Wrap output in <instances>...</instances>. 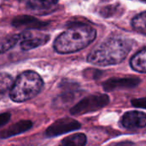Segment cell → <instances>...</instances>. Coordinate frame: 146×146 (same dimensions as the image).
<instances>
[{"instance_id": "1", "label": "cell", "mask_w": 146, "mask_h": 146, "mask_svg": "<svg viewBox=\"0 0 146 146\" xmlns=\"http://www.w3.org/2000/svg\"><path fill=\"white\" fill-rule=\"evenodd\" d=\"M132 48V40L119 38H109L88 55L87 61L98 66L116 65L125 60Z\"/></svg>"}, {"instance_id": "2", "label": "cell", "mask_w": 146, "mask_h": 146, "mask_svg": "<svg viewBox=\"0 0 146 146\" xmlns=\"http://www.w3.org/2000/svg\"><path fill=\"white\" fill-rule=\"evenodd\" d=\"M97 36V31L86 24H75L60 34L55 40L54 50L60 54L80 51L92 44Z\"/></svg>"}, {"instance_id": "3", "label": "cell", "mask_w": 146, "mask_h": 146, "mask_svg": "<svg viewBox=\"0 0 146 146\" xmlns=\"http://www.w3.org/2000/svg\"><path fill=\"white\" fill-rule=\"evenodd\" d=\"M43 86L44 81L38 74L34 71H25L13 83L9 96L11 100L15 103H23L36 97Z\"/></svg>"}, {"instance_id": "4", "label": "cell", "mask_w": 146, "mask_h": 146, "mask_svg": "<svg viewBox=\"0 0 146 146\" xmlns=\"http://www.w3.org/2000/svg\"><path fill=\"white\" fill-rule=\"evenodd\" d=\"M109 103L110 97L106 94L98 93L90 95L75 104L70 110V114L72 115H81L84 114L94 112L107 106Z\"/></svg>"}, {"instance_id": "5", "label": "cell", "mask_w": 146, "mask_h": 146, "mask_svg": "<svg viewBox=\"0 0 146 146\" xmlns=\"http://www.w3.org/2000/svg\"><path fill=\"white\" fill-rule=\"evenodd\" d=\"M21 48L23 50H30L45 44L49 39L50 35L37 32L36 30L29 29L21 33Z\"/></svg>"}, {"instance_id": "6", "label": "cell", "mask_w": 146, "mask_h": 146, "mask_svg": "<svg viewBox=\"0 0 146 146\" xmlns=\"http://www.w3.org/2000/svg\"><path fill=\"white\" fill-rule=\"evenodd\" d=\"M80 128V123L71 118H62L52 123L45 131V135L49 138L57 137L67 133L74 132Z\"/></svg>"}, {"instance_id": "7", "label": "cell", "mask_w": 146, "mask_h": 146, "mask_svg": "<svg viewBox=\"0 0 146 146\" xmlns=\"http://www.w3.org/2000/svg\"><path fill=\"white\" fill-rule=\"evenodd\" d=\"M141 80L138 77L110 78L103 83V89L105 92H112L118 89L134 88L139 85Z\"/></svg>"}, {"instance_id": "8", "label": "cell", "mask_w": 146, "mask_h": 146, "mask_svg": "<svg viewBox=\"0 0 146 146\" xmlns=\"http://www.w3.org/2000/svg\"><path fill=\"white\" fill-rule=\"evenodd\" d=\"M122 126L129 130L144 128L146 125V115L145 112L128 111L121 119Z\"/></svg>"}, {"instance_id": "9", "label": "cell", "mask_w": 146, "mask_h": 146, "mask_svg": "<svg viewBox=\"0 0 146 146\" xmlns=\"http://www.w3.org/2000/svg\"><path fill=\"white\" fill-rule=\"evenodd\" d=\"M11 24L16 28H23L26 30L29 29H40L48 25L47 22L42 21L38 18L30 15H18L15 16Z\"/></svg>"}, {"instance_id": "10", "label": "cell", "mask_w": 146, "mask_h": 146, "mask_svg": "<svg viewBox=\"0 0 146 146\" xmlns=\"http://www.w3.org/2000/svg\"><path fill=\"white\" fill-rule=\"evenodd\" d=\"M33 127V123L31 121L28 120H24V121H20L10 127H8L3 130L0 131V139H6L9 138H11L13 136L23 133L29 129H31Z\"/></svg>"}, {"instance_id": "11", "label": "cell", "mask_w": 146, "mask_h": 146, "mask_svg": "<svg viewBox=\"0 0 146 146\" xmlns=\"http://www.w3.org/2000/svg\"><path fill=\"white\" fill-rule=\"evenodd\" d=\"M131 67L133 70L145 74L146 72V49L144 47L138 51L130 61Z\"/></svg>"}, {"instance_id": "12", "label": "cell", "mask_w": 146, "mask_h": 146, "mask_svg": "<svg viewBox=\"0 0 146 146\" xmlns=\"http://www.w3.org/2000/svg\"><path fill=\"white\" fill-rule=\"evenodd\" d=\"M21 34L9 35L3 38H0V54L4 53L12 49L18 42H20Z\"/></svg>"}, {"instance_id": "13", "label": "cell", "mask_w": 146, "mask_h": 146, "mask_svg": "<svg viewBox=\"0 0 146 146\" xmlns=\"http://www.w3.org/2000/svg\"><path fill=\"white\" fill-rule=\"evenodd\" d=\"M87 139L84 133H74L64 138L61 144L65 146H83L86 144Z\"/></svg>"}, {"instance_id": "14", "label": "cell", "mask_w": 146, "mask_h": 146, "mask_svg": "<svg viewBox=\"0 0 146 146\" xmlns=\"http://www.w3.org/2000/svg\"><path fill=\"white\" fill-rule=\"evenodd\" d=\"M59 0H28L27 7L32 10H44L51 8Z\"/></svg>"}, {"instance_id": "15", "label": "cell", "mask_w": 146, "mask_h": 146, "mask_svg": "<svg viewBox=\"0 0 146 146\" xmlns=\"http://www.w3.org/2000/svg\"><path fill=\"white\" fill-rule=\"evenodd\" d=\"M14 83L13 77L7 73H0V98L10 91Z\"/></svg>"}, {"instance_id": "16", "label": "cell", "mask_w": 146, "mask_h": 146, "mask_svg": "<svg viewBox=\"0 0 146 146\" xmlns=\"http://www.w3.org/2000/svg\"><path fill=\"white\" fill-rule=\"evenodd\" d=\"M146 13L143 11L142 13L137 15L132 20V27L137 32L142 33L143 35L146 34Z\"/></svg>"}, {"instance_id": "17", "label": "cell", "mask_w": 146, "mask_h": 146, "mask_svg": "<svg viewBox=\"0 0 146 146\" xmlns=\"http://www.w3.org/2000/svg\"><path fill=\"white\" fill-rule=\"evenodd\" d=\"M123 10V9L121 7L120 4H115V5H109L106 7H104L100 10V15L103 17H113L114 15H120V11Z\"/></svg>"}, {"instance_id": "18", "label": "cell", "mask_w": 146, "mask_h": 146, "mask_svg": "<svg viewBox=\"0 0 146 146\" xmlns=\"http://www.w3.org/2000/svg\"><path fill=\"white\" fill-rule=\"evenodd\" d=\"M131 104H132L133 106H134V107H136V108L145 109V98L133 99V100L131 101Z\"/></svg>"}, {"instance_id": "19", "label": "cell", "mask_w": 146, "mask_h": 146, "mask_svg": "<svg viewBox=\"0 0 146 146\" xmlns=\"http://www.w3.org/2000/svg\"><path fill=\"white\" fill-rule=\"evenodd\" d=\"M10 119V114L6 112V113H3V114H0V127L6 125L9 121Z\"/></svg>"}, {"instance_id": "20", "label": "cell", "mask_w": 146, "mask_h": 146, "mask_svg": "<svg viewBox=\"0 0 146 146\" xmlns=\"http://www.w3.org/2000/svg\"><path fill=\"white\" fill-rule=\"evenodd\" d=\"M141 1H142V2H144V3H145V2L146 0H141Z\"/></svg>"}, {"instance_id": "21", "label": "cell", "mask_w": 146, "mask_h": 146, "mask_svg": "<svg viewBox=\"0 0 146 146\" xmlns=\"http://www.w3.org/2000/svg\"><path fill=\"white\" fill-rule=\"evenodd\" d=\"M18 1H22V0H18Z\"/></svg>"}]
</instances>
